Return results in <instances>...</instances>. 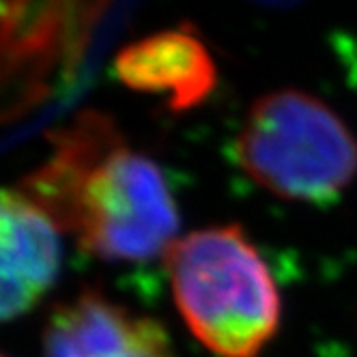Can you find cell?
I'll list each match as a JSON object with an SVG mask.
<instances>
[{
	"label": "cell",
	"instance_id": "cell-4",
	"mask_svg": "<svg viewBox=\"0 0 357 357\" xmlns=\"http://www.w3.org/2000/svg\"><path fill=\"white\" fill-rule=\"evenodd\" d=\"M43 357H176L162 321L130 310L95 289L52 310Z\"/></svg>",
	"mask_w": 357,
	"mask_h": 357
},
{
	"label": "cell",
	"instance_id": "cell-6",
	"mask_svg": "<svg viewBox=\"0 0 357 357\" xmlns=\"http://www.w3.org/2000/svg\"><path fill=\"white\" fill-rule=\"evenodd\" d=\"M114 73L127 89L162 97L174 114L205 104L218 86L215 59L190 24L125 45Z\"/></svg>",
	"mask_w": 357,
	"mask_h": 357
},
{
	"label": "cell",
	"instance_id": "cell-7",
	"mask_svg": "<svg viewBox=\"0 0 357 357\" xmlns=\"http://www.w3.org/2000/svg\"><path fill=\"white\" fill-rule=\"evenodd\" d=\"M125 144L116 125L101 112H80L54 138V155L20 185V192L52 220L59 231H75L80 196L114 149Z\"/></svg>",
	"mask_w": 357,
	"mask_h": 357
},
{
	"label": "cell",
	"instance_id": "cell-5",
	"mask_svg": "<svg viewBox=\"0 0 357 357\" xmlns=\"http://www.w3.org/2000/svg\"><path fill=\"white\" fill-rule=\"evenodd\" d=\"M20 190H0V323L31 312L61 271V235Z\"/></svg>",
	"mask_w": 357,
	"mask_h": 357
},
{
	"label": "cell",
	"instance_id": "cell-3",
	"mask_svg": "<svg viewBox=\"0 0 357 357\" xmlns=\"http://www.w3.org/2000/svg\"><path fill=\"white\" fill-rule=\"evenodd\" d=\"M178 224L162 166L121 144L86 181L73 233L86 254L104 263H146L170 250Z\"/></svg>",
	"mask_w": 357,
	"mask_h": 357
},
{
	"label": "cell",
	"instance_id": "cell-1",
	"mask_svg": "<svg viewBox=\"0 0 357 357\" xmlns=\"http://www.w3.org/2000/svg\"><path fill=\"white\" fill-rule=\"evenodd\" d=\"M172 301L215 357H261L282 325V295L239 224L198 228L164 254Z\"/></svg>",
	"mask_w": 357,
	"mask_h": 357
},
{
	"label": "cell",
	"instance_id": "cell-8",
	"mask_svg": "<svg viewBox=\"0 0 357 357\" xmlns=\"http://www.w3.org/2000/svg\"><path fill=\"white\" fill-rule=\"evenodd\" d=\"M0 357H5V355H0Z\"/></svg>",
	"mask_w": 357,
	"mask_h": 357
},
{
	"label": "cell",
	"instance_id": "cell-2",
	"mask_svg": "<svg viewBox=\"0 0 357 357\" xmlns=\"http://www.w3.org/2000/svg\"><path fill=\"white\" fill-rule=\"evenodd\" d=\"M233 158L250 181L271 196L327 207L357 178V136L323 99L280 89L250 106Z\"/></svg>",
	"mask_w": 357,
	"mask_h": 357
}]
</instances>
